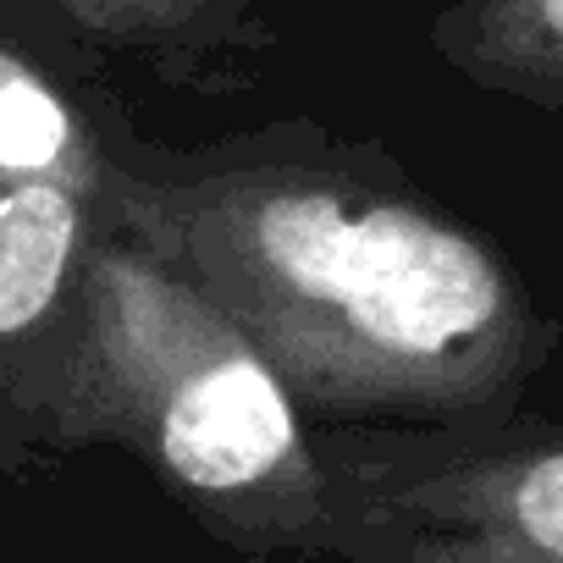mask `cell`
<instances>
[{
  "label": "cell",
  "instance_id": "obj_1",
  "mask_svg": "<svg viewBox=\"0 0 563 563\" xmlns=\"http://www.w3.org/2000/svg\"><path fill=\"white\" fill-rule=\"evenodd\" d=\"M100 205L327 420H508L563 338L514 260L376 150L249 144L172 172L117 166Z\"/></svg>",
  "mask_w": 563,
  "mask_h": 563
},
{
  "label": "cell",
  "instance_id": "obj_2",
  "mask_svg": "<svg viewBox=\"0 0 563 563\" xmlns=\"http://www.w3.org/2000/svg\"><path fill=\"white\" fill-rule=\"evenodd\" d=\"M40 415L56 442L128 448L232 547H338V486L288 382L194 276L117 227L89 249Z\"/></svg>",
  "mask_w": 563,
  "mask_h": 563
},
{
  "label": "cell",
  "instance_id": "obj_3",
  "mask_svg": "<svg viewBox=\"0 0 563 563\" xmlns=\"http://www.w3.org/2000/svg\"><path fill=\"white\" fill-rule=\"evenodd\" d=\"M327 470L365 563H563V420L338 437Z\"/></svg>",
  "mask_w": 563,
  "mask_h": 563
},
{
  "label": "cell",
  "instance_id": "obj_4",
  "mask_svg": "<svg viewBox=\"0 0 563 563\" xmlns=\"http://www.w3.org/2000/svg\"><path fill=\"white\" fill-rule=\"evenodd\" d=\"M100 227L106 205L95 194L45 177H0V349L45 343L51 365Z\"/></svg>",
  "mask_w": 563,
  "mask_h": 563
},
{
  "label": "cell",
  "instance_id": "obj_5",
  "mask_svg": "<svg viewBox=\"0 0 563 563\" xmlns=\"http://www.w3.org/2000/svg\"><path fill=\"white\" fill-rule=\"evenodd\" d=\"M431 51L475 89L563 117V0H453Z\"/></svg>",
  "mask_w": 563,
  "mask_h": 563
},
{
  "label": "cell",
  "instance_id": "obj_6",
  "mask_svg": "<svg viewBox=\"0 0 563 563\" xmlns=\"http://www.w3.org/2000/svg\"><path fill=\"white\" fill-rule=\"evenodd\" d=\"M12 7H29L34 23L73 40L199 56L238 40L254 0H12Z\"/></svg>",
  "mask_w": 563,
  "mask_h": 563
}]
</instances>
